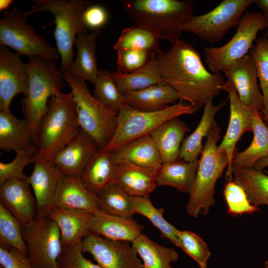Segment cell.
<instances>
[{
  "instance_id": "cell-27",
  "label": "cell",
  "mask_w": 268,
  "mask_h": 268,
  "mask_svg": "<svg viewBox=\"0 0 268 268\" xmlns=\"http://www.w3.org/2000/svg\"><path fill=\"white\" fill-rule=\"evenodd\" d=\"M99 30L90 34L81 33L77 36L75 43L77 48L75 60L67 72L72 77L94 84L99 72L95 56L96 39Z\"/></svg>"
},
{
  "instance_id": "cell-17",
  "label": "cell",
  "mask_w": 268,
  "mask_h": 268,
  "mask_svg": "<svg viewBox=\"0 0 268 268\" xmlns=\"http://www.w3.org/2000/svg\"><path fill=\"white\" fill-rule=\"evenodd\" d=\"M27 179H12L0 185V204L23 226L31 223L37 215V201Z\"/></svg>"
},
{
  "instance_id": "cell-25",
  "label": "cell",
  "mask_w": 268,
  "mask_h": 268,
  "mask_svg": "<svg viewBox=\"0 0 268 268\" xmlns=\"http://www.w3.org/2000/svg\"><path fill=\"white\" fill-rule=\"evenodd\" d=\"M125 103L139 111L153 112L163 109L178 100L179 95L166 84H157L123 94Z\"/></svg>"
},
{
  "instance_id": "cell-46",
  "label": "cell",
  "mask_w": 268,
  "mask_h": 268,
  "mask_svg": "<svg viewBox=\"0 0 268 268\" xmlns=\"http://www.w3.org/2000/svg\"><path fill=\"white\" fill-rule=\"evenodd\" d=\"M80 244L63 247L58 259L59 268H102L83 256Z\"/></svg>"
},
{
  "instance_id": "cell-35",
  "label": "cell",
  "mask_w": 268,
  "mask_h": 268,
  "mask_svg": "<svg viewBox=\"0 0 268 268\" xmlns=\"http://www.w3.org/2000/svg\"><path fill=\"white\" fill-rule=\"evenodd\" d=\"M132 246L142 259L143 268H172L171 264L179 259L174 249L160 245L142 233Z\"/></svg>"
},
{
  "instance_id": "cell-53",
  "label": "cell",
  "mask_w": 268,
  "mask_h": 268,
  "mask_svg": "<svg viewBox=\"0 0 268 268\" xmlns=\"http://www.w3.org/2000/svg\"><path fill=\"white\" fill-rule=\"evenodd\" d=\"M264 35L268 38V30L267 31V32Z\"/></svg>"
},
{
  "instance_id": "cell-34",
  "label": "cell",
  "mask_w": 268,
  "mask_h": 268,
  "mask_svg": "<svg viewBox=\"0 0 268 268\" xmlns=\"http://www.w3.org/2000/svg\"><path fill=\"white\" fill-rule=\"evenodd\" d=\"M232 176L244 190L251 204L268 206V175L253 168L232 166Z\"/></svg>"
},
{
  "instance_id": "cell-33",
  "label": "cell",
  "mask_w": 268,
  "mask_h": 268,
  "mask_svg": "<svg viewBox=\"0 0 268 268\" xmlns=\"http://www.w3.org/2000/svg\"><path fill=\"white\" fill-rule=\"evenodd\" d=\"M112 75L123 94L140 90L155 85L165 84L155 54H153L149 62L139 69L128 74L115 71L112 72Z\"/></svg>"
},
{
  "instance_id": "cell-13",
  "label": "cell",
  "mask_w": 268,
  "mask_h": 268,
  "mask_svg": "<svg viewBox=\"0 0 268 268\" xmlns=\"http://www.w3.org/2000/svg\"><path fill=\"white\" fill-rule=\"evenodd\" d=\"M80 247L83 253L90 254L102 268H143L129 242L108 239L89 232Z\"/></svg>"
},
{
  "instance_id": "cell-47",
  "label": "cell",
  "mask_w": 268,
  "mask_h": 268,
  "mask_svg": "<svg viewBox=\"0 0 268 268\" xmlns=\"http://www.w3.org/2000/svg\"><path fill=\"white\" fill-rule=\"evenodd\" d=\"M0 264L2 268H33L27 255L10 247L0 246Z\"/></svg>"
},
{
  "instance_id": "cell-40",
  "label": "cell",
  "mask_w": 268,
  "mask_h": 268,
  "mask_svg": "<svg viewBox=\"0 0 268 268\" xmlns=\"http://www.w3.org/2000/svg\"><path fill=\"white\" fill-rule=\"evenodd\" d=\"M94 85V97L117 113L126 105L123 94L118 87L112 73L108 70L99 69Z\"/></svg>"
},
{
  "instance_id": "cell-3",
  "label": "cell",
  "mask_w": 268,
  "mask_h": 268,
  "mask_svg": "<svg viewBox=\"0 0 268 268\" xmlns=\"http://www.w3.org/2000/svg\"><path fill=\"white\" fill-rule=\"evenodd\" d=\"M123 8L135 24L156 33L171 43L182 35V22L193 15V2L178 0H122Z\"/></svg>"
},
{
  "instance_id": "cell-36",
  "label": "cell",
  "mask_w": 268,
  "mask_h": 268,
  "mask_svg": "<svg viewBox=\"0 0 268 268\" xmlns=\"http://www.w3.org/2000/svg\"><path fill=\"white\" fill-rule=\"evenodd\" d=\"M159 35L141 25L134 24L123 29L114 49L117 52L127 49L148 51L156 55L162 52L159 47Z\"/></svg>"
},
{
  "instance_id": "cell-8",
  "label": "cell",
  "mask_w": 268,
  "mask_h": 268,
  "mask_svg": "<svg viewBox=\"0 0 268 268\" xmlns=\"http://www.w3.org/2000/svg\"><path fill=\"white\" fill-rule=\"evenodd\" d=\"M197 110L191 105L183 104L181 100L177 104L153 112L136 111L125 105L118 113L116 132L104 149L115 151L131 141L150 135L163 123L182 115L194 114Z\"/></svg>"
},
{
  "instance_id": "cell-48",
  "label": "cell",
  "mask_w": 268,
  "mask_h": 268,
  "mask_svg": "<svg viewBox=\"0 0 268 268\" xmlns=\"http://www.w3.org/2000/svg\"><path fill=\"white\" fill-rule=\"evenodd\" d=\"M108 19V13L106 8L100 5L88 6L83 13V20L87 27L98 29L104 26Z\"/></svg>"
},
{
  "instance_id": "cell-9",
  "label": "cell",
  "mask_w": 268,
  "mask_h": 268,
  "mask_svg": "<svg viewBox=\"0 0 268 268\" xmlns=\"http://www.w3.org/2000/svg\"><path fill=\"white\" fill-rule=\"evenodd\" d=\"M267 29L261 11H246L242 17L236 33L225 44L218 47H206L203 53L209 70L220 73L232 63L249 54L258 33Z\"/></svg>"
},
{
  "instance_id": "cell-19",
  "label": "cell",
  "mask_w": 268,
  "mask_h": 268,
  "mask_svg": "<svg viewBox=\"0 0 268 268\" xmlns=\"http://www.w3.org/2000/svg\"><path fill=\"white\" fill-rule=\"evenodd\" d=\"M50 207L94 213L100 210L97 195L86 187L80 177L67 175L59 184Z\"/></svg>"
},
{
  "instance_id": "cell-1",
  "label": "cell",
  "mask_w": 268,
  "mask_h": 268,
  "mask_svg": "<svg viewBox=\"0 0 268 268\" xmlns=\"http://www.w3.org/2000/svg\"><path fill=\"white\" fill-rule=\"evenodd\" d=\"M156 59L165 83L197 110L217 96L225 82L220 73L205 68L200 53L187 41H175Z\"/></svg>"
},
{
  "instance_id": "cell-51",
  "label": "cell",
  "mask_w": 268,
  "mask_h": 268,
  "mask_svg": "<svg viewBox=\"0 0 268 268\" xmlns=\"http://www.w3.org/2000/svg\"><path fill=\"white\" fill-rule=\"evenodd\" d=\"M13 2L14 1L12 0H0V10L7 9Z\"/></svg>"
},
{
  "instance_id": "cell-22",
  "label": "cell",
  "mask_w": 268,
  "mask_h": 268,
  "mask_svg": "<svg viewBox=\"0 0 268 268\" xmlns=\"http://www.w3.org/2000/svg\"><path fill=\"white\" fill-rule=\"evenodd\" d=\"M143 228L133 217L112 215L100 210L93 214L90 232L108 239L132 243Z\"/></svg>"
},
{
  "instance_id": "cell-42",
  "label": "cell",
  "mask_w": 268,
  "mask_h": 268,
  "mask_svg": "<svg viewBox=\"0 0 268 268\" xmlns=\"http://www.w3.org/2000/svg\"><path fill=\"white\" fill-rule=\"evenodd\" d=\"M223 194L230 215L252 214L260 210L258 206L251 204L243 189L234 180L227 181Z\"/></svg>"
},
{
  "instance_id": "cell-38",
  "label": "cell",
  "mask_w": 268,
  "mask_h": 268,
  "mask_svg": "<svg viewBox=\"0 0 268 268\" xmlns=\"http://www.w3.org/2000/svg\"><path fill=\"white\" fill-rule=\"evenodd\" d=\"M133 208L135 213L146 217L161 233V238H166L179 247L178 230L163 217L164 210L156 208L149 197H133Z\"/></svg>"
},
{
  "instance_id": "cell-15",
  "label": "cell",
  "mask_w": 268,
  "mask_h": 268,
  "mask_svg": "<svg viewBox=\"0 0 268 268\" xmlns=\"http://www.w3.org/2000/svg\"><path fill=\"white\" fill-rule=\"evenodd\" d=\"M29 74L27 64L23 63L17 54L0 45V111L10 112L13 98L26 93Z\"/></svg>"
},
{
  "instance_id": "cell-18",
  "label": "cell",
  "mask_w": 268,
  "mask_h": 268,
  "mask_svg": "<svg viewBox=\"0 0 268 268\" xmlns=\"http://www.w3.org/2000/svg\"><path fill=\"white\" fill-rule=\"evenodd\" d=\"M99 147L81 129L52 161L65 174L80 177Z\"/></svg>"
},
{
  "instance_id": "cell-11",
  "label": "cell",
  "mask_w": 268,
  "mask_h": 268,
  "mask_svg": "<svg viewBox=\"0 0 268 268\" xmlns=\"http://www.w3.org/2000/svg\"><path fill=\"white\" fill-rule=\"evenodd\" d=\"M3 15L0 19L1 45L11 48L19 56H35L53 61L59 59L57 50L48 44L43 36L35 33L18 8L14 7Z\"/></svg>"
},
{
  "instance_id": "cell-21",
  "label": "cell",
  "mask_w": 268,
  "mask_h": 268,
  "mask_svg": "<svg viewBox=\"0 0 268 268\" xmlns=\"http://www.w3.org/2000/svg\"><path fill=\"white\" fill-rule=\"evenodd\" d=\"M45 214L59 228L63 247L79 245L90 232L94 212L50 207Z\"/></svg>"
},
{
  "instance_id": "cell-45",
  "label": "cell",
  "mask_w": 268,
  "mask_h": 268,
  "mask_svg": "<svg viewBox=\"0 0 268 268\" xmlns=\"http://www.w3.org/2000/svg\"><path fill=\"white\" fill-rule=\"evenodd\" d=\"M154 53L148 51L127 49L117 51L118 71L124 74L134 72L145 66Z\"/></svg>"
},
{
  "instance_id": "cell-24",
  "label": "cell",
  "mask_w": 268,
  "mask_h": 268,
  "mask_svg": "<svg viewBox=\"0 0 268 268\" xmlns=\"http://www.w3.org/2000/svg\"><path fill=\"white\" fill-rule=\"evenodd\" d=\"M116 163L113 151L99 147L91 157L80 178L90 190L96 194L114 183Z\"/></svg>"
},
{
  "instance_id": "cell-7",
  "label": "cell",
  "mask_w": 268,
  "mask_h": 268,
  "mask_svg": "<svg viewBox=\"0 0 268 268\" xmlns=\"http://www.w3.org/2000/svg\"><path fill=\"white\" fill-rule=\"evenodd\" d=\"M62 73L71 89L80 128L100 148L104 149L116 132L118 113L95 99L84 81L72 77L67 72Z\"/></svg>"
},
{
  "instance_id": "cell-44",
  "label": "cell",
  "mask_w": 268,
  "mask_h": 268,
  "mask_svg": "<svg viewBox=\"0 0 268 268\" xmlns=\"http://www.w3.org/2000/svg\"><path fill=\"white\" fill-rule=\"evenodd\" d=\"M15 158L9 163L0 162V185L6 181L12 179H27L23 173L24 167L34 163L38 156L35 145L15 152Z\"/></svg>"
},
{
  "instance_id": "cell-37",
  "label": "cell",
  "mask_w": 268,
  "mask_h": 268,
  "mask_svg": "<svg viewBox=\"0 0 268 268\" xmlns=\"http://www.w3.org/2000/svg\"><path fill=\"white\" fill-rule=\"evenodd\" d=\"M96 195L100 210L124 217H132L135 214L133 197L115 183L109 184Z\"/></svg>"
},
{
  "instance_id": "cell-5",
  "label": "cell",
  "mask_w": 268,
  "mask_h": 268,
  "mask_svg": "<svg viewBox=\"0 0 268 268\" xmlns=\"http://www.w3.org/2000/svg\"><path fill=\"white\" fill-rule=\"evenodd\" d=\"M31 9L23 13L26 18L30 14L46 11L55 17L56 28L54 33L57 51L61 57L60 70L67 72L73 62V46L76 36L87 33L83 20L85 10L90 2L82 0H36Z\"/></svg>"
},
{
  "instance_id": "cell-10",
  "label": "cell",
  "mask_w": 268,
  "mask_h": 268,
  "mask_svg": "<svg viewBox=\"0 0 268 268\" xmlns=\"http://www.w3.org/2000/svg\"><path fill=\"white\" fill-rule=\"evenodd\" d=\"M255 3L256 0H223L207 13L187 18L181 24L182 30L206 42L218 43L238 26L247 8Z\"/></svg>"
},
{
  "instance_id": "cell-20",
  "label": "cell",
  "mask_w": 268,
  "mask_h": 268,
  "mask_svg": "<svg viewBox=\"0 0 268 268\" xmlns=\"http://www.w3.org/2000/svg\"><path fill=\"white\" fill-rule=\"evenodd\" d=\"M34 164L27 181L37 201L38 213H45L51 207L55 192L65 174L52 161L41 160L38 156Z\"/></svg>"
},
{
  "instance_id": "cell-49",
  "label": "cell",
  "mask_w": 268,
  "mask_h": 268,
  "mask_svg": "<svg viewBox=\"0 0 268 268\" xmlns=\"http://www.w3.org/2000/svg\"><path fill=\"white\" fill-rule=\"evenodd\" d=\"M255 3L262 10L268 30V0H256Z\"/></svg>"
},
{
  "instance_id": "cell-52",
  "label": "cell",
  "mask_w": 268,
  "mask_h": 268,
  "mask_svg": "<svg viewBox=\"0 0 268 268\" xmlns=\"http://www.w3.org/2000/svg\"><path fill=\"white\" fill-rule=\"evenodd\" d=\"M265 268H268V262L266 261L265 262Z\"/></svg>"
},
{
  "instance_id": "cell-54",
  "label": "cell",
  "mask_w": 268,
  "mask_h": 268,
  "mask_svg": "<svg viewBox=\"0 0 268 268\" xmlns=\"http://www.w3.org/2000/svg\"><path fill=\"white\" fill-rule=\"evenodd\" d=\"M264 172L268 175V171H264Z\"/></svg>"
},
{
  "instance_id": "cell-14",
  "label": "cell",
  "mask_w": 268,
  "mask_h": 268,
  "mask_svg": "<svg viewBox=\"0 0 268 268\" xmlns=\"http://www.w3.org/2000/svg\"><path fill=\"white\" fill-rule=\"evenodd\" d=\"M228 95L230 102V117L227 131L218 150L225 153L229 164L226 172L227 181L233 180L232 160L236 150V145L246 132H252L253 117L256 109L245 106L240 101L237 91L229 81H225L221 87Z\"/></svg>"
},
{
  "instance_id": "cell-43",
  "label": "cell",
  "mask_w": 268,
  "mask_h": 268,
  "mask_svg": "<svg viewBox=\"0 0 268 268\" xmlns=\"http://www.w3.org/2000/svg\"><path fill=\"white\" fill-rule=\"evenodd\" d=\"M179 248L192 258L200 268H206L211 253L204 241L197 234L178 230Z\"/></svg>"
},
{
  "instance_id": "cell-39",
  "label": "cell",
  "mask_w": 268,
  "mask_h": 268,
  "mask_svg": "<svg viewBox=\"0 0 268 268\" xmlns=\"http://www.w3.org/2000/svg\"><path fill=\"white\" fill-rule=\"evenodd\" d=\"M255 43L248 54L256 67L264 100V107L262 112L265 123L268 126V38L265 35L259 36Z\"/></svg>"
},
{
  "instance_id": "cell-4",
  "label": "cell",
  "mask_w": 268,
  "mask_h": 268,
  "mask_svg": "<svg viewBox=\"0 0 268 268\" xmlns=\"http://www.w3.org/2000/svg\"><path fill=\"white\" fill-rule=\"evenodd\" d=\"M29 86L21 100L22 111L31 129L35 146L40 121L48 109V99L68 85L54 61L38 56L28 57Z\"/></svg>"
},
{
  "instance_id": "cell-32",
  "label": "cell",
  "mask_w": 268,
  "mask_h": 268,
  "mask_svg": "<svg viewBox=\"0 0 268 268\" xmlns=\"http://www.w3.org/2000/svg\"><path fill=\"white\" fill-rule=\"evenodd\" d=\"M252 132L253 138L251 144L242 152L235 151L232 166L253 168L258 160L268 157V126L256 110L253 117Z\"/></svg>"
},
{
  "instance_id": "cell-29",
  "label": "cell",
  "mask_w": 268,
  "mask_h": 268,
  "mask_svg": "<svg viewBox=\"0 0 268 268\" xmlns=\"http://www.w3.org/2000/svg\"><path fill=\"white\" fill-rule=\"evenodd\" d=\"M34 145L32 132L25 119L0 111V148L5 151L23 150Z\"/></svg>"
},
{
  "instance_id": "cell-6",
  "label": "cell",
  "mask_w": 268,
  "mask_h": 268,
  "mask_svg": "<svg viewBox=\"0 0 268 268\" xmlns=\"http://www.w3.org/2000/svg\"><path fill=\"white\" fill-rule=\"evenodd\" d=\"M220 128L217 125L208 133L199 159L196 179L187 205L188 214L195 218L206 214L215 203V186L229 164L226 154L218 150Z\"/></svg>"
},
{
  "instance_id": "cell-16",
  "label": "cell",
  "mask_w": 268,
  "mask_h": 268,
  "mask_svg": "<svg viewBox=\"0 0 268 268\" xmlns=\"http://www.w3.org/2000/svg\"><path fill=\"white\" fill-rule=\"evenodd\" d=\"M223 72L245 106L263 112L264 100L258 86L257 68L249 54L229 65Z\"/></svg>"
},
{
  "instance_id": "cell-50",
  "label": "cell",
  "mask_w": 268,
  "mask_h": 268,
  "mask_svg": "<svg viewBox=\"0 0 268 268\" xmlns=\"http://www.w3.org/2000/svg\"><path fill=\"white\" fill-rule=\"evenodd\" d=\"M268 167V157L263 158L258 160L254 165L253 168L259 171H262Z\"/></svg>"
},
{
  "instance_id": "cell-12",
  "label": "cell",
  "mask_w": 268,
  "mask_h": 268,
  "mask_svg": "<svg viewBox=\"0 0 268 268\" xmlns=\"http://www.w3.org/2000/svg\"><path fill=\"white\" fill-rule=\"evenodd\" d=\"M27 256L33 268H59L62 251L61 232L56 222L46 214L38 213L34 220L22 226Z\"/></svg>"
},
{
  "instance_id": "cell-26",
  "label": "cell",
  "mask_w": 268,
  "mask_h": 268,
  "mask_svg": "<svg viewBox=\"0 0 268 268\" xmlns=\"http://www.w3.org/2000/svg\"><path fill=\"white\" fill-rule=\"evenodd\" d=\"M113 155L116 163H130L156 170L162 165L158 150L150 135L128 142L113 151Z\"/></svg>"
},
{
  "instance_id": "cell-28",
  "label": "cell",
  "mask_w": 268,
  "mask_h": 268,
  "mask_svg": "<svg viewBox=\"0 0 268 268\" xmlns=\"http://www.w3.org/2000/svg\"><path fill=\"white\" fill-rule=\"evenodd\" d=\"M190 131L188 126L179 117L160 125L150 134L159 152L162 164L178 159L185 134Z\"/></svg>"
},
{
  "instance_id": "cell-23",
  "label": "cell",
  "mask_w": 268,
  "mask_h": 268,
  "mask_svg": "<svg viewBox=\"0 0 268 268\" xmlns=\"http://www.w3.org/2000/svg\"><path fill=\"white\" fill-rule=\"evenodd\" d=\"M157 173L130 163H117L114 183L132 197H149L157 186Z\"/></svg>"
},
{
  "instance_id": "cell-31",
  "label": "cell",
  "mask_w": 268,
  "mask_h": 268,
  "mask_svg": "<svg viewBox=\"0 0 268 268\" xmlns=\"http://www.w3.org/2000/svg\"><path fill=\"white\" fill-rule=\"evenodd\" d=\"M199 159L187 162L181 159L162 164L157 170V186H168L190 194L196 179Z\"/></svg>"
},
{
  "instance_id": "cell-30",
  "label": "cell",
  "mask_w": 268,
  "mask_h": 268,
  "mask_svg": "<svg viewBox=\"0 0 268 268\" xmlns=\"http://www.w3.org/2000/svg\"><path fill=\"white\" fill-rule=\"evenodd\" d=\"M226 100L218 105H214L212 99L208 100L204 105L201 119L194 131L182 142L179 152V158L187 162L198 159L202 149V141L209 132L217 126L215 116L224 106Z\"/></svg>"
},
{
  "instance_id": "cell-41",
  "label": "cell",
  "mask_w": 268,
  "mask_h": 268,
  "mask_svg": "<svg viewBox=\"0 0 268 268\" xmlns=\"http://www.w3.org/2000/svg\"><path fill=\"white\" fill-rule=\"evenodd\" d=\"M0 246L14 248L27 256L22 225L20 222L0 204Z\"/></svg>"
},
{
  "instance_id": "cell-2",
  "label": "cell",
  "mask_w": 268,
  "mask_h": 268,
  "mask_svg": "<svg viewBox=\"0 0 268 268\" xmlns=\"http://www.w3.org/2000/svg\"><path fill=\"white\" fill-rule=\"evenodd\" d=\"M38 129V157L51 161L75 136L80 127L71 92L53 95Z\"/></svg>"
}]
</instances>
